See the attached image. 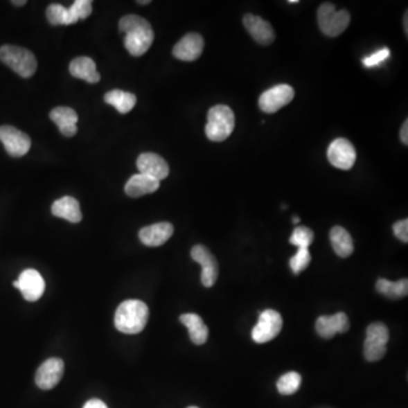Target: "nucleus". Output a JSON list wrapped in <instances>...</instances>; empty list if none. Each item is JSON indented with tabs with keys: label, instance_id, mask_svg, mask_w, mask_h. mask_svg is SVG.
Masks as SVG:
<instances>
[{
	"label": "nucleus",
	"instance_id": "nucleus-1",
	"mask_svg": "<svg viewBox=\"0 0 408 408\" xmlns=\"http://www.w3.org/2000/svg\"><path fill=\"white\" fill-rule=\"evenodd\" d=\"M119 31L125 35L124 44L132 56L147 53L154 40V32L147 19L137 15H126L119 21Z\"/></svg>",
	"mask_w": 408,
	"mask_h": 408
},
{
	"label": "nucleus",
	"instance_id": "nucleus-2",
	"mask_svg": "<svg viewBox=\"0 0 408 408\" xmlns=\"http://www.w3.org/2000/svg\"><path fill=\"white\" fill-rule=\"evenodd\" d=\"M149 320V308L139 299H128L117 308L115 326L123 334L136 335L143 331Z\"/></svg>",
	"mask_w": 408,
	"mask_h": 408
},
{
	"label": "nucleus",
	"instance_id": "nucleus-3",
	"mask_svg": "<svg viewBox=\"0 0 408 408\" xmlns=\"http://www.w3.org/2000/svg\"><path fill=\"white\" fill-rule=\"evenodd\" d=\"M235 128V115L233 110L224 105L212 107L208 112L206 126V137L213 142H222L231 136Z\"/></svg>",
	"mask_w": 408,
	"mask_h": 408
},
{
	"label": "nucleus",
	"instance_id": "nucleus-4",
	"mask_svg": "<svg viewBox=\"0 0 408 408\" xmlns=\"http://www.w3.org/2000/svg\"><path fill=\"white\" fill-rule=\"evenodd\" d=\"M0 60L24 78H31L37 72V62L30 50L5 44L0 48Z\"/></svg>",
	"mask_w": 408,
	"mask_h": 408
},
{
	"label": "nucleus",
	"instance_id": "nucleus-5",
	"mask_svg": "<svg viewBox=\"0 0 408 408\" xmlns=\"http://www.w3.org/2000/svg\"><path fill=\"white\" fill-rule=\"evenodd\" d=\"M318 22L323 35L338 37L348 28L351 14L346 10H337L334 3H324L319 7Z\"/></svg>",
	"mask_w": 408,
	"mask_h": 408
},
{
	"label": "nucleus",
	"instance_id": "nucleus-6",
	"mask_svg": "<svg viewBox=\"0 0 408 408\" xmlns=\"http://www.w3.org/2000/svg\"><path fill=\"white\" fill-rule=\"evenodd\" d=\"M283 329V318L274 310H265L260 314L259 321L253 328L252 338L256 344L272 342Z\"/></svg>",
	"mask_w": 408,
	"mask_h": 408
},
{
	"label": "nucleus",
	"instance_id": "nucleus-7",
	"mask_svg": "<svg viewBox=\"0 0 408 408\" xmlns=\"http://www.w3.org/2000/svg\"><path fill=\"white\" fill-rule=\"evenodd\" d=\"M295 97V91L288 85H279L269 89L259 98V107L265 114H274L284 108Z\"/></svg>",
	"mask_w": 408,
	"mask_h": 408
},
{
	"label": "nucleus",
	"instance_id": "nucleus-8",
	"mask_svg": "<svg viewBox=\"0 0 408 408\" xmlns=\"http://www.w3.org/2000/svg\"><path fill=\"white\" fill-rule=\"evenodd\" d=\"M0 141L10 156L19 158L28 152L31 148V139L17 128L3 125L0 126Z\"/></svg>",
	"mask_w": 408,
	"mask_h": 408
},
{
	"label": "nucleus",
	"instance_id": "nucleus-9",
	"mask_svg": "<svg viewBox=\"0 0 408 408\" xmlns=\"http://www.w3.org/2000/svg\"><path fill=\"white\" fill-rule=\"evenodd\" d=\"M190 256L202 267L201 281L203 286H213L218 279L219 274L218 262L215 260V256L204 245H195L190 249Z\"/></svg>",
	"mask_w": 408,
	"mask_h": 408
},
{
	"label": "nucleus",
	"instance_id": "nucleus-10",
	"mask_svg": "<svg viewBox=\"0 0 408 408\" xmlns=\"http://www.w3.org/2000/svg\"><path fill=\"white\" fill-rule=\"evenodd\" d=\"M328 160L336 168L349 170L355 165V148L346 139H337L328 148Z\"/></svg>",
	"mask_w": 408,
	"mask_h": 408
},
{
	"label": "nucleus",
	"instance_id": "nucleus-11",
	"mask_svg": "<svg viewBox=\"0 0 408 408\" xmlns=\"http://www.w3.org/2000/svg\"><path fill=\"white\" fill-rule=\"evenodd\" d=\"M14 286L22 293L28 302H35L44 295L46 290L44 278L35 269H26L19 274V279L14 281Z\"/></svg>",
	"mask_w": 408,
	"mask_h": 408
},
{
	"label": "nucleus",
	"instance_id": "nucleus-12",
	"mask_svg": "<svg viewBox=\"0 0 408 408\" xmlns=\"http://www.w3.org/2000/svg\"><path fill=\"white\" fill-rule=\"evenodd\" d=\"M64 362L62 360L53 359L47 360L37 369L35 374V384L42 390L53 389L62 380L64 375Z\"/></svg>",
	"mask_w": 408,
	"mask_h": 408
},
{
	"label": "nucleus",
	"instance_id": "nucleus-13",
	"mask_svg": "<svg viewBox=\"0 0 408 408\" xmlns=\"http://www.w3.org/2000/svg\"><path fill=\"white\" fill-rule=\"evenodd\" d=\"M204 49V40L197 33H188L175 44L172 55L183 62L199 60Z\"/></svg>",
	"mask_w": 408,
	"mask_h": 408
},
{
	"label": "nucleus",
	"instance_id": "nucleus-14",
	"mask_svg": "<svg viewBox=\"0 0 408 408\" xmlns=\"http://www.w3.org/2000/svg\"><path fill=\"white\" fill-rule=\"evenodd\" d=\"M140 174L147 175L157 181H162L168 177L169 166L159 154L153 152L142 153L136 161Z\"/></svg>",
	"mask_w": 408,
	"mask_h": 408
},
{
	"label": "nucleus",
	"instance_id": "nucleus-15",
	"mask_svg": "<svg viewBox=\"0 0 408 408\" xmlns=\"http://www.w3.org/2000/svg\"><path fill=\"white\" fill-rule=\"evenodd\" d=\"M315 329L319 336L324 339H331L336 334H345L349 330V320L343 312L336 314L322 315L315 322Z\"/></svg>",
	"mask_w": 408,
	"mask_h": 408
},
{
	"label": "nucleus",
	"instance_id": "nucleus-16",
	"mask_svg": "<svg viewBox=\"0 0 408 408\" xmlns=\"http://www.w3.org/2000/svg\"><path fill=\"white\" fill-rule=\"evenodd\" d=\"M243 24L247 28L251 37L258 42V44L268 46L272 44L274 41V30L270 23L267 22L260 16L253 15V14H247L244 16Z\"/></svg>",
	"mask_w": 408,
	"mask_h": 408
},
{
	"label": "nucleus",
	"instance_id": "nucleus-17",
	"mask_svg": "<svg viewBox=\"0 0 408 408\" xmlns=\"http://www.w3.org/2000/svg\"><path fill=\"white\" fill-rule=\"evenodd\" d=\"M174 234V226L169 222H158L142 228L139 237L141 242L150 247H161Z\"/></svg>",
	"mask_w": 408,
	"mask_h": 408
},
{
	"label": "nucleus",
	"instance_id": "nucleus-18",
	"mask_svg": "<svg viewBox=\"0 0 408 408\" xmlns=\"http://www.w3.org/2000/svg\"><path fill=\"white\" fill-rule=\"evenodd\" d=\"M50 119L60 128V133L64 136L72 137L78 133L76 123L78 116L69 107H57L50 112Z\"/></svg>",
	"mask_w": 408,
	"mask_h": 408
},
{
	"label": "nucleus",
	"instance_id": "nucleus-19",
	"mask_svg": "<svg viewBox=\"0 0 408 408\" xmlns=\"http://www.w3.org/2000/svg\"><path fill=\"white\" fill-rule=\"evenodd\" d=\"M160 181L147 175H133L125 185V192L128 197H141L148 194H152L159 190Z\"/></svg>",
	"mask_w": 408,
	"mask_h": 408
},
{
	"label": "nucleus",
	"instance_id": "nucleus-20",
	"mask_svg": "<svg viewBox=\"0 0 408 408\" xmlns=\"http://www.w3.org/2000/svg\"><path fill=\"white\" fill-rule=\"evenodd\" d=\"M51 212L55 217L65 219L73 224H78L82 220L80 203L72 197H64L55 201L51 206Z\"/></svg>",
	"mask_w": 408,
	"mask_h": 408
},
{
	"label": "nucleus",
	"instance_id": "nucleus-21",
	"mask_svg": "<svg viewBox=\"0 0 408 408\" xmlns=\"http://www.w3.org/2000/svg\"><path fill=\"white\" fill-rule=\"evenodd\" d=\"M69 73L76 78L85 80L87 83H98L100 74L97 71V65L90 57H78L69 64Z\"/></svg>",
	"mask_w": 408,
	"mask_h": 408
},
{
	"label": "nucleus",
	"instance_id": "nucleus-22",
	"mask_svg": "<svg viewBox=\"0 0 408 408\" xmlns=\"http://www.w3.org/2000/svg\"><path fill=\"white\" fill-rule=\"evenodd\" d=\"M179 320L188 329L192 343L195 345H203L206 343L209 337V329L199 315L195 313H186V314H181Z\"/></svg>",
	"mask_w": 408,
	"mask_h": 408
},
{
	"label": "nucleus",
	"instance_id": "nucleus-23",
	"mask_svg": "<svg viewBox=\"0 0 408 408\" xmlns=\"http://www.w3.org/2000/svg\"><path fill=\"white\" fill-rule=\"evenodd\" d=\"M331 245L337 256L340 258H348L354 252V243L353 238L345 228L340 226H335L330 231Z\"/></svg>",
	"mask_w": 408,
	"mask_h": 408
},
{
	"label": "nucleus",
	"instance_id": "nucleus-24",
	"mask_svg": "<svg viewBox=\"0 0 408 408\" xmlns=\"http://www.w3.org/2000/svg\"><path fill=\"white\" fill-rule=\"evenodd\" d=\"M105 101L110 106L115 107L121 114H127L136 105V97L130 92L122 90H112L105 94Z\"/></svg>",
	"mask_w": 408,
	"mask_h": 408
},
{
	"label": "nucleus",
	"instance_id": "nucleus-25",
	"mask_svg": "<svg viewBox=\"0 0 408 408\" xmlns=\"http://www.w3.org/2000/svg\"><path fill=\"white\" fill-rule=\"evenodd\" d=\"M379 293L382 294L384 296L389 297L391 299H399L407 296L408 293V281L402 279V281H387V279H379L375 284Z\"/></svg>",
	"mask_w": 408,
	"mask_h": 408
},
{
	"label": "nucleus",
	"instance_id": "nucleus-26",
	"mask_svg": "<svg viewBox=\"0 0 408 408\" xmlns=\"http://www.w3.org/2000/svg\"><path fill=\"white\" fill-rule=\"evenodd\" d=\"M302 384V377L297 372H288L278 380L277 389L281 395H293Z\"/></svg>",
	"mask_w": 408,
	"mask_h": 408
},
{
	"label": "nucleus",
	"instance_id": "nucleus-27",
	"mask_svg": "<svg viewBox=\"0 0 408 408\" xmlns=\"http://www.w3.org/2000/svg\"><path fill=\"white\" fill-rule=\"evenodd\" d=\"M69 10V25L78 23L80 19H85L92 12V1L91 0H76Z\"/></svg>",
	"mask_w": 408,
	"mask_h": 408
},
{
	"label": "nucleus",
	"instance_id": "nucleus-28",
	"mask_svg": "<svg viewBox=\"0 0 408 408\" xmlns=\"http://www.w3.org/2000/svg\"><path fill=\"white\" fill-rule=\"evenodd\" d=\"M313 240H314V233L310 228L304 227V226L295 228L290 238V244L299 249H309Z\"/></svg>",
	"mask_w": 408,
	"mask_h": 408
},
{
	"label": "nucleus",
	"instance_id": "nucleus-29",
	"mask_svg": "<svg viewBox=\"0 0 408 408\" xmlns=\"http://www.w3.org/2000/svg\"><path fill=\"white\" fill-rule=\"evenodd\" d=\"M387 345L379 343L375 340L365 339L364 342V356L369 362H378L384 359L386 355Z\"/></svg>",
	"mask_w": 408,
	"mask_h": 408
},
{
	"label": "nucleus",
	"instance_id": "nucleus-30",
	"mask_svg": "<svg viewBox=\"0 0 408 408\" xmlns=\"http://www.w3.org/2000/svg\"><path fill=\"white\" fill-rule=\"evenodd\" d=\"M47 19L51 25H69V10L60 3H51L47 8Z\"/></svg>",
	"mask_w": 408,
	"mask_h": 408
},
{
	"label": "nucleus",
	"instance_id": "nucleus-31",
	"mask_svg": "<svg viewBox=\"0 0 408 408\" xmlns=\"http://www.w3.org/2000/svg\"><path fill=\"white\" fill-rule=\"evenodd\" d=\"M311 263V253L309 249H299L296 254L290 259V265L292 272L295 274L304 272Z\"/></svg>",
	"mask_w": 408,
	"mask_h": 408
},
{
	"label": "nucleus",
	"instance_id": "nucleus-32",
	"mask_svg": "<svg viewBox=\"0 0 408 408\" xmlns=\"http://www.w3.org/2000/svg\"><path fill=\"white\" fill-rule=\"evenodd\" d=\"M366 338L387 345L389 340V330L382 322H373L366 329Z\"/></svg>",
	"mask_w": 408,
	"mask_h": 408
},
{
	"label": "nucleus",
	"instance_id": "nucleus-33",
	"mask_svg": "<svg viewBox=\"0 0 408 408\" xmlns=\"http://www.w3.org/2000/svg\"><path fill=\"white\" fill-rule=\"evenodd\" d=\"M390 56V50L388 48L379 50L377 53H374L371 56L366 57L363 60V64L366 67H373V66L380 65L381 62L388 60Z\"/></svg>",
	"mask_w": 408,
	"mask_h": 408
},
{
	"label": "nucleus",
	"instance_id": "nucleus-34",
	"mask_svg": "<svg viewBox=\"0 0 408 408\" xmlns=\"http://www.w3.org/2000/svg\"><path fill=\"white\" fill-rule=\"evenodd\" d=\"M393 234L402 240V243H407L408 242V220L407 219H402L399 222H395L393 226Z\"/></svg>",
	"mask_w": 408,
	"mask_h": 408
},
{
	"label": "nucleus",
	"instance_id": "nucleus-35",
	"mask_svg": "<svg viewBox=\"0 0 408 408\" xmlns=\"http://www.w3.org/2000/svg\"><path fill=\"white\" fill-rule=\"evenodd\" d=\"M83 408H108V406L100 399H91Z\"/></svg>",
	"mask_w": 408,
	"mask_h": 408
},
{
	"label": "nucleus",
	"instance_id": "nucleus-36",
	"mask_svg": "<svg viewBox=\"0 0 408 408\" xmlns=\"http://www.w3.org/2000/svg\"><path fill=\"white\" fill-rule=\"evenodd\" d=\"M400 141H402V144H405L407 145L408 144V121L406 119L404 124H402V128H400Z\"/></svg>",
	"mask_w": 408,
	"mask_h": 408
},
{
	"label": "nucleus",
	"instance_id": "nucleus-37",
	"mask_svg": "<svg viewBox=\"0 0 408 408\" xmlns=\"http://www.w3.org/2000/svg\"><path fill=\"white\" fill-rule=\"evenodd\" d=\"M404 28H405L406 35H408V12L406 10L405 15H404Z\"/></svg>",
	"mask_w": 408,
	"mask_h": 408
},
{
	"label": "nucleus",
	"instance_id": "nucleus-38",
	"mask_svg": "<svg viewBox=\"0 0 408 408\" xmlns=\"http://www.w3.org/2000/svg\"><path fill=\"white\" fill-rule=\"evenodd\" d=\"M12 5H15V6H24L26 1H25V0H23V1H15V0H14V1H12Z\"/></svg>",
	"mask_w": 408,
	"mask_h": 408
},
{
	"label": "nucleus",
	"instance_id": "nucleus-39",
	"mask_svg": "<svg viewBox=\"0 0 408 408\" xmlns=\"http://www.w3.org/2000/svg\"><path fill=\"white\" fill-rule=\"evenodd\" d=\"M137 3H140V5H147V3H150L149 0H145V1H137Z\"/></svg>",
	"mask_w": 408,
	"mask_h": 408
},
{
	"label": "nucleus",
	"instance_id": "nucleus-40",
	"mask_svg": "<svg viewBox=\"0 0 408 408\" xmlns=\"http://www.w3.org/2000/svg\"><path fill=\"white\" fill-rule=\"evenodd\" d=\"M293 222H294V224H299V217H293Z\"/></svg>",
	"mask_w": 408,
	"mask_h": 408
},
{
	"label": "nucleus",
	"instance_id": "nucleus-41",
	"mask_svg": "<svg viewBox=\"0 0 408 408\" xmlns=\"http://www.w3.org/2000/svg\"><path fill=\"white\" fill-rule=\"evenodd\" d=\"M288 3H299V0H290V1H288Z\"/></svg>",
	"mask_w": 408,
	"mask_h": 408
},
{
	"label": "nucleus",
	"instance_id": "nucleus-42",
	"mask_svg": "<svg viewBox=\"0 0 408 408\" xmlns=\"http://www.w3.org/2000/svg\"><path fill=\"white\" fill-rule=\"evenodd\" d=\"M188 408H199V407H197V406H190V407H188Z\"/></svg>",
	"mask_w": 408,
	"mask_h": 408
}]
</instances>
